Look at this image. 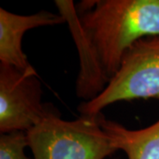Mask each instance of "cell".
Masks as SVG:
<instances>
[{"instance_id":"4","label":"cell","mask_w":159,"mask_h":159,"mask_svg":"<svg viewBox=\"0 0 159 159\" xmlns=\"http://www.w3.org/2000/svg\"><path fill=\"white\" fill-rule=\"evenodd\" d=\"M38 74L0 63V133L28 132L47 117L60 115L53 104L42 102Z\"/></svg>"},{"instance_id":"2","label":"cell","mask_w":159,"mask_h":159,"mask_svg":"<svg viewBox=\"0 0 159 159\" xmlns=\"http://www.w3.org/2000/svg\"><path fill=\"white\" fill-rule=\"evenodd\" d=\"M103 115H80L64 120L60 115L43 119L27 132L34 159H106L118 151L101 122Z\"/></svg>"},{"instance_id":"7","label":"cell","mask_w":159,"mask_h":159,"mask_svg":"<svg viewBox=\"0 0 159 159\" xmlns=\"http://www.w3.org/2000/svg\"><path fill=\"white\" fill-rule=\"evenodd\" d=\"M101 125L114 148L123 150L128 159H159V119L138 130L128 129L104 116Z\"/></svg>"},{"instance_id":"1","label":"cell","mask_w":159,"mask_h":159,"mask_svg":"<svg viewBox=\"0 0 159 159\" xmlns=\"http://www.w3.org/2000/svg\"><path fill=\"white\" fill-rule=\"evenodd\" d=\"M78 14L110 78L134 43L159 34V0H96Z\"/></svg>"},{"instance_id":"3","label":"cell","mask_w":159,"mask_h":159,"mask_svg":"<svg viewBox=\"0 0 159 159\" xmlns=\"http://www.w3.org/2000/svg\"><path fill=\"white\" fill-rule=\"evenodd\" d=\"M150 98L159 100V34L134 43L105 89L77 109L80 115H96L114 102Z\"/></svg>"},{"instance_id":"8","label":"cell","mask_w":159,"mask_h":159,"mask_svg":"<svg viewBox=\"0 0 159 159\" xmlns=\"http://www.w3.org/2000/svg\"><path fill=\"white\" fill-rule=\"evenodd\" d=\"M26 147H29L27 132L1 134L0 159H32L26 156L24 151Z\"/></svg>"},{"instance_id":"6","label":"cell","mask_w":159,"mask_h":159,"mask_svg":"<svg viewBox=\"0 0 159 159\" xmlns=\"http://www.w3.org/2000/svg\"><path fill=\"white\" fill-rule=\"evenodd\" d=\"M66 23L58 13L42 10L31 15L15 14L0 8V63L26 71L32 67L23 52L21 41L29 29Z\"/></svg>"},{"instance_id":"5","label":"cell","mask_w":159,"mask_h":159,"mask_svg":"<svg viewBox=\"0 0 159 159\" xmlns=\"http://www.w3.org/2000/svg\"><path fill=\"white\" fill-rule=\"evenodd\" d=\"M59 14L67 23L80 57V72L75 83V93L82 102L97 97L110 82L97 51L83 29L76 7L72 0H55Z\"/></svg>"}]
</instances>
